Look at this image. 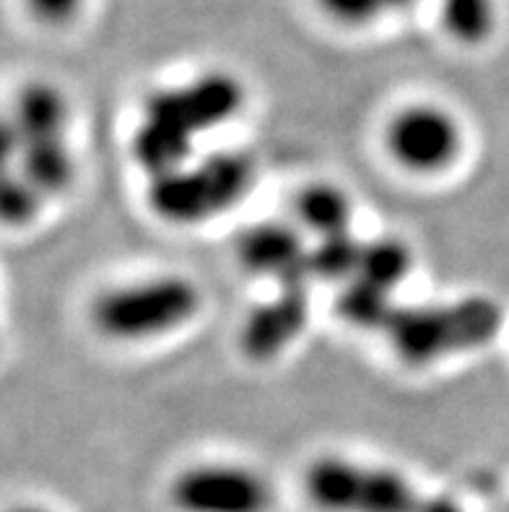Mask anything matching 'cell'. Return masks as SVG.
I'll return each mask as SVG.
<instances>
[{
  "mask_svg": "<svg viewBox=\"0 0 509 512\" xmlns=\"http://www.w3.org/2000/svg\"><path fill=\"white\" fill-rule=\"evenodd\" d=\"M245 104V89L229 73L213 71L190 84L151 94L133 138V154L151 177L187 164L193 141L232 120Z\"/></svg>",
  "mask_w": 509,
  "mask_h": 512,
  "instance_id": "1",
  "label": "cell"
},
{
  "mask_svg": "<svg viewBox=\"0 0 509 512\" xmlns=\"http://www.w3.org/2000/svg\"><path fill=\"white\" fill-rule=\"evenodd\" d=\"M502 323L504 312L494 299L463 297L447 305L395 307L382 333L403 362L421 367L491 344Z\"/></svg>",
  "mask_w": 509,
  "mask_h": 512,
  "instance_id": "2",
  "label": "cell"
},
{
  "mask_svg": "<svg viewBox=\"0 0 509 512\" xmlns=\"http://www.w3.org/2000/svg\"><path fill=\"white\" fill-rule=\"evenodd\" d=\"M255 162L242 151H219L195 167L151 177L149 206L169 224H198L221 214L252 188Z\"/></svg>",
  "mask_w": 509,
  "mask_h": 512,
  "instance_id": "3",
  "label": "cell"
},
{
  "mask_svg": "<svg viewBox=\"0 0 509 512\" xmlns=\"http://www.w3.org/2000/svg\"><path fill=\"white\" fill-rule=\"evenodd\" d=\"M63 130V94L50 84L24 86L6 125V154L19 151V175L37 185L42 195L63 193L73 180V156Z\"/></svg>",
  "mask_w": 509,
  "mask_h": 512,
  "instance_id": "4",
  "label": "cell"
},
{
  "mask_svg": "<svg viewBox=\"0 0 509 512\" xmlns=\"http://www.w3.org/2000/svg\"><path fill=\"white\" fill-rule=\"evenodd\" d=\"M198 307L200 292L193 281L182 276H162L99 294L91 305V320L104 336L117 341H141L187 323Z\"/></svg>",
  "mask_w": 509,
  "mask_h": 512,
  "instance_id": "5",
  "label": "cell"
},
{
  "mask_svg": "<svg viewBox=\"0 0 509 512\" xmlns=\"http://www.w3.org/2000/svg\"><path fill=\"white\" fill-rule=\"evenodd\" d=\"M304 492L325 512H413L421 502V494L398 471L338 455L310 463Z\"/></svg>",
  "mask_w": 509,
  "mask_h": 512,
  "instance_id": "6",
  "label": "cell"
},
{
  "mask_svg": "<svg viewBox=\"0 0 509 512\" xmlns=\"http://www.w3.org/2000/svg\"><path fill=\"white\" fill-rule=\"evenodd\" d=\"M169 500L180 512H268L273 489L245 466L200 463L172 481Z\"/></svg>",
  "mask_w": 509,
  "mask_h": 512,
  "instance_id": "7",
  "label": "cell"
},
{
  "mask_svg": "<svg viewBox=\"0 0 509 512\" xmlns=\"http://www.w3.org/2000/svg\"><path fill=\"white\" fill-rule=\"evenodd\" d=\"M387 149L398 164L413 172H437L460 151L455 117L434 104H413L387 125Z\"/></svg>",
  "mask_w": 509,
  "mask_h": 512,
  "instance_id": "8",
  "label": "cell"
},
{
  "mask_svg": "<svg viewBox=\"0 0 509 512\" xmlns=\"http://www.w3.org/2000/svg\"><path fill=\"white\" fill-rule=\"evenodd\" d=\"M310 284H278V294L247 315L239 346L252 362H271L310 320Z\"/></svg>",
  "mask_w": 509,
  "mask_h": 512,
  "instance_id": "9",
  "label": "cell"
},
{
  "mask_svg": "<svg viewBox=\"0 0 509 512\" xmlns=\"http://www.w3.org/2000/svg\"><path fill=\"white\" fill-rule=\"evenodd\" d=\"M239 263L250 273L273 276L278 284H310L307 271V247L289 224L265 221L250 227L237 242Z\"/></svg>",
  "mask_w": 509,
  "mask_h": 512,
  "instance_id": "10",
  "label": "cell"
},
{
  "mask_svg": "<svg viewBox=\"0 0 509 512\" xmlns=\"http://www.w3.org/2000/svg\"><path fill=\"white\" fill-rule=\"evenodd\" d=\"M297 214L304 227L317 234V240L351 232V198L330 182L307 185L297 198Z\"/></svg>",
  "mask_w": 509,
  "mask_h": 512,
  "instance_id": "11",
  "label": "cell"
},
{
  "mask_svg": "<svg viewBox=\"0 0 509 512\" xmlns=\"http://www.w3.org/2000/svg\"><path fill=\"white\" fill-rule=\"evenodd\" d=\"M413 266V255L400 240H374L364 242L361 247V260L356 276L369 284L380 286L393 294L395 286L403 284Z\"/></svg>",
  "mask_w": 509,
  "mask_h": 512,
  "instance_id": "12",
  "label": "cell"
},
{
  "mask_svg": "<svg viewBox=\"0 0 509 512\" xmlns=\"http://www.w3.org/2000/svg\"><path fill=\"white\" fill-rule=\"evenodd\" d=\"M361 247L351 232L320 237L315 247H307V271L312 279H354L359 271Z\"/></svg>",
  "mask_w": 509,
  "mask_h": 512,
  "instance_id": "13",
  "label": "cell"
},
{
  "mask_svg": "<svg viewBox=\"0 0 509 512\" xmlns=\"http://www.w3.org/2000/svg\"><path fill=\"white\" fill-rule=\"evenodd\" d=\"M393 310L395 305L390 302V292L359 279V276L348 281L341 299H338V312L348 323L356 325V328H364V331H374V328L385 331Z\"/></svg>",
  "mask_w": 509,
  "mask_h": 512,
  "instance_id": "14",
  "label": "cell"
},
{
  "mask_svg": "<svg viewBox=\"0 0 509 512\" xmlns=\"http://www.w3.org/2000/svg\"><path fill=\"white\" fill-rule=\"evenodd\" d=\"M442 26L455 42L481 45L497 24L494 0H442Z\"/></svg>",
  "mask_w": 509,
  "mask_h": 512,
  "instance_id": "15",
  "label": "cell"
},
{
  "mask_svg": "<svg viewBox=\"0 0 509 512\" xmlns=\"http://www.w3.org/2000/svg\"><path fill=\"white\" fill-rule=\"evenodd\" d=\"M42 190L26 180L24 175H8L3 182V219L8 224H26L32 221L42 203Z\"/></svg>",
  "mask_w": 509,
  "mask_h": 512,
  "instance_id": "16",
  "label": "cell"
},
{
  "mask_svg": "<svg viewBox=\"0 0 509 512\" xmlns=\"http://www.w3.org/2000/svg\"><path fill=\"white\" fill-rule=\"evenodd\" d=\"M330 19L346 26L372 24L385 8V0H317Z\"/></svg>",
  "mask_w": 509,
  "mask_h": 512,
  "instance_id": "17",
  "label": "cell"
},
{
  "mask_svg": "<svg viewBox=\"0 0 509 512\" xmlns=\"http://www.w3.org/2000/svg\"><path fill=\"white\" fill-rule=\"evenodd\" d=\"M84 0H26L29 11L45 24H65L81 11Z\"/></svg>",
  "mask_w": 509,
  "mask_h": 512,
  "instance_id": "18",
  "label": "cell"
},
{
  "mask_svg": "<svg viewBox=\"0 0 509 512\" xmlns=\"http://www.w3.org/2000/svg\"><path fill=\"white\" fill-rule=\"evenodd\" d=\"M413 512H465V510L458 505V502L447 500V497H429V500L421 497L419 507H416Z\"/></svg>",
  "mask_w": 509,
  "mask_h": 512,
  "instance_id": "19",
  "label": "cell"
},
{
  "mask_svg": "<svg viewBox=\"0 0 509 512\" xmlns=\"http://www.w3.org/2000/svg\"><path fill=\"white\" fill-rule=\"evenodd\" d=\"M413 0H385V8H406Z\"/></svg>",
  "mask_w": 509,
  "mask_h": 512,
  "instance_id": "20",
  "label": "cell"
},
{
  "mask_svg": "<svg viewBox=\"0 0 509 512\" xmlns=\"http://www.w3.org/2000/svg\"><path fill=\"white\" fill-rule=\"evenodd\" d=\"M11 512H47V510H42V507H16V510Z\"/></svg>",
  "mask_w": 509,
  "mask_h": 512,
  "instance_id": "21",
  "label": "cell"
}]
</instances>
